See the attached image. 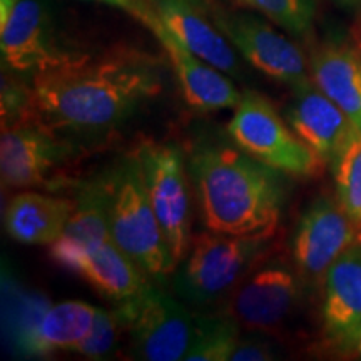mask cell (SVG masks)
Instances as JSON below:
<instances>
[{"mask_svg":"<svg viewBox=\"0 0 361 361\" xmlns=\"http://www.w3.org/2000/svg\"><path fill=\"white\" fill-rule=\"evenodd\" d=\"M123 328V323L116 311L97 308L89 335L72 351L87 360L109 358L114 355L117 345H119Z\"/></svg>","mask_w":361,"mask_h":361,"instance_id":"25","label":"cell"},{"mask_svg":"<svg viewBox=\"0 0 361 361\" xmlns=\"http://www.w3.org/2000/svg\"><path fill=\"white\" fill-rule=\"evenodd\" d=\"M139 22L156 35L164 52L168 54L184 101L192 109L219 111L238 106L243 92H239L231 80L221 74L219 69L194 56L183 44L178 42L161 22L156 8L144 13Z\"/></svg>","mask_w":361,"mask_h":361,"instance_id":"13","label":"cell"},{"mask_svg":"<svg viewBox=\"0 0 361 361\" xmlns=\"http://www.w3.org/2000/svg\"><path fill=\"white\" fill-rule=\"evenodd\" d=\"M293 35H306L313 27L316 0H238Z\"/></svg>","mask_w":361,"mask_h":361,"instance_id":"24","label":"cell"},{"mask_svg":"<svg viewBox=\"0 0 361 361\" xmlns=\"http://www.w3.org/2000/svg\"><path fill=\"white\" fill-rule=\"evenodd\" d=\"M356 243L358 233L338 201L323 197L300 218L293 236V259L301 276L319 281Z\"/></svg>","mask_w":361,"mask_h":361,"instance_id":"11","label":"cell"},{"mask_svg":"<svg viewBox=\"0 0 361 361\" xmlns=\"http://www.w3.org/2000/svg\"><path fill=\"white\" fill-rule=\"evenodd\" d=\"M228 134L234 146L283 174L314 178L324 168V162L284 124L269 99L255 90L243 92Z\"/></svg>","mask_w":361,"mask_h":361,"instance_id":"5","label":"cell"},{"mask_svg":"<svg viewBox=\"0 0 361 361\" xmlns=\"http://www.w3.org/2000/svg\"><path fill=\"white\" fill-rule=\"evenodd\" d=\"M154 8L166 29L194 56L224 74L241 75L231 42L202 16L201 7L191 0H154Z\"/></svg>","mask_w":361,"mask_h":361,"instance_id":"16","label":"cell"},{"mask_svg":"<svg viewBox=\"0 0 361 361\" xmlns=\"http://www.w3.org/2000/svg\"><path fill=\"white\" fill-rule=\"evenodd\" d=\"M96 310L82 301H64L51 306L22 336V348L30 355L72 351L89 335Z\"/></svg>","mask_w":361,"mask_h":361,"instance_id":"20","label":"cell"},{"mask_svg":"<svg viewBox=\"0 0 361 361\" xmlns=\"http://www.w3.org/2000/svg\"><path fill=\"white\" fill-rule=\"evenodd\" d=\"M202 223L234 236H276L284 202L283 173L238 146L201 144L189 157Z\"/></svg>","mask_w":361,"mask_h":361,"instance_id":"2","label":"cell"},{"mask_svg":"<svg viewBox=\"0 0 361 361\" xmlns=\"http://www.w3.org/2000/svg\"><path fill=\"white\" fill-rule=\"evenodd\" d=\"M356 350H358V353H360V356H361V336H360L358 343H356Z\"/></svg>","mask_w":361,"mask_h":361,"instance_id":"29","label":"cell"},{"mask_svg":"<svg viewBox=\"0 0 361 361\" xmlns=\"http://www.w3.org/2000/svg\"><path fill=\"white\" fill-rule=\"evenodd\" d=\"M69 156V146L34 109L19 119L2 123L0 174L6 188L49 186Z\"/></svg>","mask_w":361,"mask_h":361,"instance_id":"8","label":"cell"},{"mask_svg":"<svg viewBox=\"0 0 361 361\" xmlns=\"http://www.w3.org/2000/svg\"><path fill=\"white\" fill-rule=\"evenodd\" d=\"M112 239L147 278L164 283L176 271L168 243L149 202L142 171L133 154L97 180Z\"/></svg>","mask_w":361,"mask_h":361,"instance_id":"3","label":"cell"},{"mask_svg":"<svg viewBox=\"0 0 361 361\" xmlns=\"http://www.w3.org/2000/svg\"><path fill=\"white\" fill-rule=\"evenodd\" d=\"M32 107L54 129L104 130L114 128L162 90L161 67L147 54L123 49L34 72Z\"/></svg>","mask_w":361,"mask_h":361,"instance_id":"1","label":"cell"},{"mask_svg":"<svg viewBox=\"0 0 361 361\" xmlns=\"http://www.w3.org/2000/svg\"><path fill=\"white\" fill-rule=\"evenodd\" d=\"M331 166L336 201L353 223L361 243V133L355 130Z\"/></svg>","mask_w":361,"mask_h":361,"instance_id":"22","label":"cell"},{"mask_svg":"<svg viewBox=\"0 0 361 361\" xmlns=\"http://www.w3.org/2000/svg\"><path fill=\"white\" fill-rule=\"evenodd\" d=\"M66 269L78 273L116 305L135 296L149 283L141 268L116 245L114 239L74 256Z\"/></svg>","mask_w":361,"mask_h":361,"instance_id":"19","label":"cell"},{"mask_svg":"<svg viewBox=\"0 0 361 361\" xmlns=\"http://www.w3.org/2000/svg\"><path fill=\"white\" fill-rule=\"evenodd\" d=\"M239 324L229 316H196V335L188 361H226L239 340Z\"/></svg>","mask_w":361,"mask_h":361,"instance_id":"23","label":"cell"},{"mask_svg":"<svg viewBox=\"0 0 361 361\" xmlns=\"http://www.w3.org/2000/svg\"><path fill=\"white\" fill-rule=\"evenodd\" d=\"M313 82L361 133V45L324 44L311 54Z\"/></svg>","mask_w":361,"mask_h":361,"instance_id":"17","label":"cell"},{"mask_svg":"<svg viewBox=\"0 0 361 361\" xmlns=\"http://www.w3.org/2000/svg\"><path fill=\"white\" fill-rule=\"evenodd\" d=\"M96 2H102V4H107V6L123 8V11L130 13V16L137 20L141 19L144 13L149 12L152 7H154V0H96ZM191 2H194L201 8L204 6V0H191Z\"/></svg>","mask_w":361,"mask_h":361,"instance_id":"27","label":"cell"},{"mask_svg":"<svg viewBox=\"0 0 361 361\" xmlns=\"http://www.w3.org/2000/svg\"><path fill=\"white\" fill-rule=\"evenodd\" d=\"M114 311L128 329L134 360L186 358L196 335V316L161 288L147 283L137 295L117 303Z\"/></svg>","mask_w":361,"mask_h":361,"instance_id":"6","label":"cell"},{"mask_svg":"<svg viewBox=\"0 0 361 361\" xmlns=\"http://www.w3.org/2000/svg\"><path fill=\"white\" fill-rule=\"evenodd\" d=\"M0 51L16 72H37L72 57L54 42L40 0H0Z\"/></svg>","mask_w":361,"mask_h":361,"instance_id":"12","label":"cell"},{"mask_svg":"<svg viewBox=\"0 0 361 361\" xmlns=\"http://www.w3.org/2000/svg\"><path fill=\"white\" fill-rule=\"evenodd\" d=\"M214 22L238 52L268 78L291 85L311 84L303 52L273 25L251 13L216 12Z\"/></svg>","mask_w":361,"mask_h":361,"instance_id":"9","label":"cell"},{"mask_svg":"<svg viewBox=\"0 0 361 361\" xmlns=\"http://www.w3.org/2000/svg\"><path fill=\"white\" fill-rule=\"evenodd\" d=\"M142 171L149 202L168 243L176 264L183 263L191 247V192L179 149L146 142L135 152Z\"/></svg>","mask_w":361,"mask_h":361,"instance_id":"7","label":"cell"},{"mask_svg":"<svg viewBox=\"0 0 361 361\" xmlns=\"http://www.w3.org/2000/svg\"><path fill=\"white\" fill-rule=\"evenodd\" d=\"M75 202L78 204L64 233L51 245V258L62 268H66L74 256L94 250L112 239L106 202L97 180L87 184Z\"/></svg>","mask_w":361,"mask_h":361,"instance_id":"21","label":"cell"},{"mask_svg":"<svg viewBox=\"0 0 361 361\" xmlns=\"http://www.w3.org/2000/svg\"><path fill=\"white\" fill-rule=\"evenodd\" d=\"M75 204V200L37 191L16 194L4 216L8 236L24 245L51 246L64 233Z\"/></svg>","mask_w":361,"mask_h":361,"instance_id":"18","label":"cell"},{"mask_svg":"<svg viewBox=\"0 0 361 361\" xmlns=\"http://www.w3.org/2000/svg\"><path fill=\"white\" fill-rule=\"evenodd\" d=\"M323 328L338 348H356L361 336V245L351 246L324 276Z\"/></svg>","mask_w":361,"mask_h":361,"instance_id":"14","label":"cell"},{"mask_svg":"<svg viewBox=\"0 0 361 361\" xmlns=\"http://www.w3.org/2000/svg\"><path fill=\"white\" fill-rule=\"evenodd\" d=\"M360 35H361V30H360ZM360 45H361V44H360Z\"/></svg>","mask_w":361,"mask_h":361,"instance_id":"30","label":"cell"},{"mask_svg":"<svg viewBox=\"0 0 361 361\" xmlns=\"http://www.w3.org/2000/svg\"><path fill=\"white\" fill-rule=\"evenodd\" d=\"M298 301L300 283L293 271L266 258L233 293L229 311L247 331L274 333L290 318Z\"/></svg>","mask_w":361,"mask_h":361,"instance_id":"10","label":"cell"},{"mask_svg":"<svg viewBox=\"0 0 361 361\" xmlns=\"http://www.w3.org/2000/svg\"><path fill=\"white\" fill-rule=\"evenodd\" d=\"M273 358V350L268 343L261 340V336H239L231 353V360L234 361H268Z\"/></svg>","mask_w":361,"mask_h":361,"instance_id":"26","label":"cell"},{"mask_svg":"<svg viewBox=\"0 0 361 361\" xmlns=\"http://www.w3.org/2000/svg\"><path fill=\"white\" fill-rule=\"evenodd\" d=\"M273 247L274 236L263 234H196L174 278L176 293L196 308H209L231 300L247 274L269 258Z\"/></svg>","mask_w":361,"mask_h":361,"instance_id":"4","label":"cell"},{"mask_svg":"<svg viewBox=\"0 0 361 361\" xmlns=\"http://www.w3.org/2000/svg\"><path fill=\"white\" fill-rule=\"evenodd\" d=\"M288 123L324 164H333L356 130L348 116L313 82L295 90Z\"/></svg>","mask_w":361,"mask_h":361,"instance_id":"15","label":"cell"},{"mask_svg":"<svg viewBox=\"0 0 361 361\" xmlns=\"http://www.w3.org/2000/svg\"><path fill=\"white\" fill-rule=\"evenodd\" d=\"M331 2L345 11H355L361 7V0H331Z\"/></svg>","mask_w":361,"mask_h":361,"instance_id":"28","label":"cell"}]
</instances>
